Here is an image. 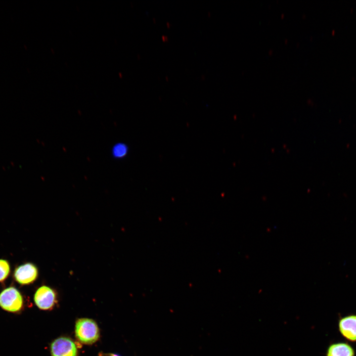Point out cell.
Here are the masks:
<instances>
[{
  "label": "cell",
  "instance_id": "6da1fadb",
  "mask_svg": "<svg viewBox=\"0 0 356 356\" xmlns=\"http://www.w3.org/2000/svg\"><path fill=\"white\" fill-rule=\"evenodd\" d=\"M24 299L20 291L9 286L0 292V308L8 312L18 313L23 308Z\"/></svg>",
  "mask_w": 356,
  "mask_h": 356
},
{
  "label": "cell",
  "instance_id": "7a4b0ae2",
  "mask_svg": "<svg viewBox=\"0 0 356 356\" xmlns=\"http://www.w3.org/2000/svg\"><path fill=\"white\" fill-rule=\"evenodd\" d=\"M75 335L81 343L92 344L99 337V330L97 323L87 318L79 319L76 322Z\"/></svg>",
  "mask_w": 356,
  "mask_h": 356
},
{
  "label": "cell",
  "instance_id": "3957f363",
  "mask_svg": "<svg viewBox=\"0 0 356 356\" xmlns=\"http://www.w3.org/2000/svg\"><path fill=\"white\" fill-rule=\"evenodd\" d=\"M39 275L36 266L31 263H26L17 266L14 270L13 277L15 281L21 285L33 283Z\"/></svg>",
  "mask_w": 356,
  "mask_h": 356
},
{
  "label": "cell",
  "instance_id": "277c9868",
  "mask_svg": "<svg viewBox=\"0 0 356 356\" xmlns=\"http://www.w3.org/2000/svg\"><path fill=\"white\" fill-rule=\"evenodd\" d=\"M34 301L41 310H51L56 303V294L50 287L42 285L36 291L34 295Z\"/></svg>",
  "mask_w": 356,
  "mask_h": 356
},
{
  "label": "cell",
  "instance_id": "5b68a950",
  "mask_svg": "<svg viewBox=\"0 0 356 356\" xmlns=\"http://www.w3.org/2000/svg\"><path fill=\"white\" fill-rule=\"evenodd\" d=\"M51 356H77L75 343L68 337H61L54 340L50 347Z\"/></svg>",
  "mask_w": 356,
  "mask_h": 356
},
{
  "label": "cell",
  "instance_id": "8992f818",
  "mask_svg": "<svg viewBox=\"0 0 356 356\" xmlns=\"http://www.w3.org/2000/svg\"><path fill=\"white\" fill-rule=\"evenodd\" d=\"M341 334L347 340L356 341V315H351L342 318L339 322Z\"/></svg>",
  "mask_w": 356,
  "mask_h": 356
},
{
  "label": "cell",
  "instance_id": "52a82bcc",
  "mask_svg": "<svg viewBox=\"0 0 356 356\" xmlns=\"http://www.w3.org/2000/svg\"><path fill=\"white\" fill-rule=\"evenodd\" d=\"M326 356H355L353 348L346 343H337L329 346Z\"/></svg>",
  "mask_w": 356,
  "mask_h": 356
},
{
  "label": "cell",
  "instance_id": "ba28073f",
  "mask_svg": "<svg viewBox=\"0 0 356 356\" xmlns=\"http://www.w3.org/2000/svg\"><path fill=\"white\" fill-rule=\"evenodd\" d=\"M10 273L9 262L3 259H0V283L4 282Z\"/></svg>",
  "mask_w": 356,
  "mask_h": 356
},
{
  "label": "cell",
  "instance_id": "9c48e42d",
  "mask_svg": "<svg viewBox=\"0 0 356 356\" xmlns=\"http://www.w3.org/2000/svg\"><path fill=\"white\" fill-rule=\"evenodd\" d=\"M115 155L117 157H122L127 152V148L123 145L116 146L114 150Z\"/></svg>",
  "mask_w": 356,
  "mask_h": 356
},
{
  "label": "cell",
  "instance_id": "30bf717a",
  "mask_svg": "<svg viewBox=\"0 0 356 356\" xmlns=\"http://www.w3.org/2000/svg\"><path fill=\"white\" fill-rule=\"evenodd\" d=\"M99 356H120L118 355L110 353H102L99 354Z\"/></svg>",
  "mask_w": 356,
  "mask_h": 356
}]
</instances>
